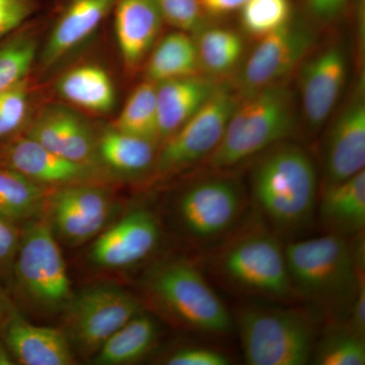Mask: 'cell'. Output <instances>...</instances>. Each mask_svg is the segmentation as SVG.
Wrapping results in <instances>:
<instances>
[{
  "mask_svg": "<svg viewBox=\"0 0 365 365\" xmlns=\"http://www.w3.org/2000/svg\"><path fill=\"white\" fill-rule=\"evenodd\" d=\"M37 44L32 36H16L0 44V95L26 78Z\"/></svg>",
  "mask_w": 365,
  "mask_h": 365,
  "instance_id": "1f68e13d",
  "label": "cell"
},
{
  "mask_svg": "<svg viewBox=\"0 0 365 365\" xmlns=\"http://www.w3.org/2000/svg\"><path fill=\"white\" fill-rule=\"evenodd\" d=\"M349 0H304L307 16L314 23H333L344 13Z\"/></svg>",
  "mask_w": 365,
  "mask_h": 365,
  "instance_id": "74e56055",
  "label": "cell"
},
{
  "mask_svg": "<svg viewBox=\"0 0 365 365\" xmlns=\"http://www.w3.org/2000/svg\"><path fill=\"white\" fill-rule=\"evenodd\" d=\"M28 109V81L25 78L0 95V143L20 129Z\"/></svg>",
  "mask_w": 365,
  "mask_h": 365,
  "instance_id": "d6a6232c",
  "label": "cell"
},
{
  "mask_svg": "<svg viewBox=\"0 0 365 365\" xmlns=\"http://www.w3.org/2000/svg\"><path fill=\"white\" fill-rule=\"evenodd\" d=\"M115 33L125 66L130 71L148 58L165 24L157 0H116Z\"/></svg>",
  "mask_w": 365,
  "mask_h": 365,
  "instance_id": "d6986e66",
  "label": "cell"
},
{
  "mask_svg": "<svg viewBox=\"0 0 365 365\" xmlns=\"http://www.w3.org/2000/svg\"><path fill=\"white\" fill-rule=\"evenodd\" d=\"M13 355L11 354L9 350L7 349L4 342H0V365L14 364Z\"/></svg>",
  "mask_w": 365,
  "mask_h": 365,
  "instance_id": "ab89813d",
  "label": "cell"
},
{
  "mask_svg": "<svg viewBox=\"0 0 365 365\" xmlns=\"http://www.w3.org/2000/svg\"><path fill=\"white\" fill-rule=\"evenodd\" d=\"M250 178L255 205L278 237L294 240L311 227L318 201V174L304 148L287 141L263 151Z\"/></svg>",
  "mask_w": 365,
  "mask_h": 365,
  "instance_id": "6da1fadb",
  "label": "cell"
},
{
  "mask_svg": "<svg viewBox=\"0 0 365 365\" xmlns=\"http://www.w3.org/2000/svg\"><path fill=\"white\" fill-rule=\"evenodd\" d=\"M13 272L21 292L42 309H66L71 299L66 262L47 220L28 223L21 235Z\"/></svg>",
  "mask_w": 365,
  "mask_h": 365,
  "instance_id": "52a82bcc",
  "label": "cell"
},
{
  "mask_svg": "<svg viewBox=\"0 0 365 365\" xmlns=\"http://www.w3.org/2000/svg\"><path fill=\"white\" fill-rule=\"evenodd\" d=\"M157 217L146 209H136L98 235L90 259L98 267H129L144 260L160 242Z\"/></svg>",
  "mask_w": 365,
  "mask_h": 365,
  "instance_id": "2e32d148",
  "label": "cell"
},
{
  "mask_svg": "<svg viewBox=\"0 0 365 365\" xmlns=\"http://www.w3.org/2000/svg\"><path fill=\"white\" fill-rule=\"evenodd\" d=\"M220 85L201 76L157 83L158 135L165 140L215 95Z\"/></svg>",
  "mask_w": 365,
  "mask_h": 365,
  "instance_id": "44dd1931",
  "label": "cell"
},
{
  "mask_svg": "<svg viewBox=\"0 0 365 365\" xmlns=\"http://www.w3.org/2000/svg\"><path fill=\"white\" fill-rule=\"evenodd\" d=\"M365 167L364 83L335 118L323 148V188L359 174Z\"/></svg>",
  "mask_w": 365,
  "mask_h": 365,
  "instance_id": "5bb4252c",
  "label": "cell"
},
{
  "mask_svg": "<svg viewBox=\"0 0 365 365\" xmlns=\"http://www.w3.org/2000/svg\"><path fill=\"white\" fill-rule=\"evenodd\" d=\"M246 208L245 192L230 177L213 176L190 185L177 201L180 225L191 239L210 244L227 237Z\"/></svg>",
  "mask_w": 365,
  "mask_h": 365,
  "instance_id": "ba28073f",
  "label": "cell"
},
{
  "mask_svg": "<svg viewBox=\"0 0 365 365\" xmlns=\"http://www.w3.org/2000/svg\"><path fill=\"white\" fill-rule=\"evenodd\" d=\"M319 216L327 234L349 237L364 232V170L349 179L322 188Z\"/></svg>",
  "mask_w": 365,
  "mask_h": 365,
  "instance_id": "7402d4cb",
  "label": "cell"
},
{
  "mask_svg": "<svg viewBox=\"0 0 365 365\" xmlns=\"http://www.w3.org/2000/svg\"><path fill=\"white\" fill-rule=\"evenodd\" d=\"M165 23L182 32L202 28L204 14L199 0H157Z\"/></svg>",
  "mask_w": 365,
  "mask_h": 365,
  "instance_id": "836d02e7",
  "label": "cell"
},
{
  "mask_svg": "<svg viewBox=\"0 0 365 365\" xmlns=\"http://www.w3.org/2000/svg\"><path fill=\"white\" fill-rule=\"evenodd\" d=\"M115 128L157 143L158 121L157 83L145 81L137 86L118 117Z\"/></svg>",
  "mask_w": 365,
  "mask_h": 365,
  "instance_id": "f1b7e54d",
  "label": "cell"
},
{
  "mask_svg": "<svg viewBox=\"0 0 365 365\" xmlns=\"http://www.w3.org/2000/svg\"><path fill=\"white\" fill-rule=\"evenodd\" d=\"M146 81L160 83L201 73L195 39L176 30L163 38L148 55Z\"/></svg>",
  "mask_w": 365,
  "mask_h": 365,
  "instance_id": "603a6c76",
  "label": "cell"
},
{
  "mask_svg": "<svg viewBox=\"0 0 365 365\" xmlns=\"http://www.w3.org/2000/svg\"><path fill=\"white\" fill-rule=\"evenodd\" d=\"M295 126L297 101L287 86L275 83L241 95L209 165L232 169L284 141Z\"/></svg>",
  "mask_w": 365,
  "mask_h": 365,
  "instance_id": "277c9868",
  "label": "cell"
},
{
  "mask_svg": "<svg viewBox=\"0 0 365 365\" xmlns=\"http://www.w3.org/2000/svg\"><path fill=\"white\" fill-rule=\"evenodd\" d=\"M242 30L252 37H265L294 18L290 0H248L240 9Z\"/></svg>",
  "mask_w": 365,
  "mask_h": 365,
  "instance_id": "4dcf8cb0",
  "label": "cell"
},
{
  "mask_svg": "<svg viewBox=\"0 0 365 365\" xmlns=\"http://www.w3.org/2000/svg\"><path fill=\"white\" fill-rule=\"evenodd\" d=\"M20 239L16 225L0 215V273L13 270Z\"/></svg>",
  "mask_w": 365,
  "mask_h": 365,
  "instance_id": "8d00e7d4",
  "label": "cell"
},
{
  "mask_svg": "<svg viewBox=\"0 0 365 365\" xmlns=\"http://www.w3.org/2000/svg\"><path fill=\"white\" fill-rule=\"evenodd\" d=\"M9 307L6 304V299L2 297L1 292H0V323L4 321L6 318L7 313L9 312Z\"/></svg>",
  "mask_w": 365,
  "mask_h": 365,
  "instance_id": "60d3db41",
  "label": "cell"
},
{
  "mask_svg": "<svg viewBox=\"0 0 365 365\" xmlns=\"http://www.w3.org/2000/svg\"><path fill=\"white\" fill-rule=\"evenodd\" d=\"M0 324L2 342L19 364H74L71 344L63 331L33 325L14 309H9L6 318Z\"/></svg>",
  "mask_w": 365,
  "mask_h": 365,
  "instance_id": "ac0fdd59",
  "label": "cell"
},
{
  "mask_svg": "<svg viewBox=\"0 0 365 365\" xmlns=\"http://www.w3.org/2000/svg\"><path fill=\"white\" fill-rule=\"evenodd\" d=\"M299 96L304 121L312 131L326 123L339 100L348 76V53L339 42L307 55L300 64Z\"/></svg>",
  "mask_w": 365,
  "mask_h": 365,
  "instance_id": "4fadbf2b",
  "label": "cell"
},
{
  "mask_svg": "<svg viewBox=\"0 0 365 365\" xmlns=\"http://www.w3.org/2000/svg\"><path fill=\"white\" fill-rule=\"evenodd\" d=\"M116 0H68L61 11L41 56L51 67L95 32L113 11Z\"/></svg>",
  "mask_w": 365,
  "mask_h": 365,
  "instance_id": "ffe728a7",
  "label": "cell"
},
{
  "mask_svg": "<svg viewBox=\"0 0 365 365\" xmlns=\"http://www.w3.org/2000/svg\"><path fill=\"white\" fill-rule=\"evenodd\" d=\"M165 364L169 365H227L230 359L225 353L207 347L182 348L172 353Z\"/></svg>",
  "mask_w": 365,
  "mask_h": 365,
  "instance_id": "d590c367",
  "label": "cell"
},
{
  "mask_svg": "<svg viewBox=\"0 0 365 365\" xmlns=\"http://www.w3.org/2000/svg\"><path fill=\"white\" fill-rule=\"evenodd\" d=\"M158 338V326L148 314L140 313L113 334L93 355L98 365L131 364L150 352Z\"/></svg>",
  "mask_w": 365,
  "mask_h": 365,
  "instance_id": "484cf974",
  "label": "cell"
},
{
  "mask_svg": "<svg viewBox=\"0 0 365 365\" xmlns=\"http://www.w3.org/2000/svg\"><path fill=\"white\" fill-rule=\"evenodd\" d=\"M112 199L105 190L88 184L59 187L46 198L50 225L66 244L78 246L97 237L112 213Z\"/></svg>",
  "mask_w": 365,
  "mask_h": 365,
  "instance_id": "7c38bea8",
  "label": "cell"
},
{
  "mask_svg": "<svg viewBox=\"0 0 365 365\" xmlns=\"http://www.w3.org/2000/svg\"><path fill=\"white\" fill-rule=\"evenodd\" d=\"M57 88L67 102L90 112H111L116 101L111 76L95 64H85L67 71L59 79Z\"/></svg>",
  "mask_w": 365,
  "mask_h": 365,
  "instance_id": "cb8c5ba5",
  "label": "cell"
},
{
  "mask_svg": "<svg viewBox=\"0 0 365 365\" xmlns=\"http://www.w3.org/2000/svg\"><path fill=\"white\" fill-rule=\"evenodd\" d=\"M235 230L209 257L211 274L239 294L271 302L294 299L280 237L263 220Z\"/></svg>",
  "mask_w": 365,
  "mask_h": 365,
  "instance_id": "3957f363",
  "label": "cell"
},
{
  "mask_svg": "<svg viewBox=\"0 0 365 365\" xmlns=\"http://www.w3.org/2000/svg\"><path fill=\"white\" fill-rule=\"evenodd\" d=\"M250 365H304L312 359L317 328L299 309L244 307L234 322Z\"/></svg>",
  "mask_w": 365,
  "mask_h": 365,
  "instance_id": "8992f818",
  "label": "cell"
},
{
  "mask_svg": "<svg viewBox=\"0 0 365 365\" xmlns=\"http://www.w3.org/2000/svg\"><path fill=\"white\" fill-rule=\"evenodd\" d=\"M195 38L201 71L209 78L227 76L240 66L244 56V39L237 31L225 26L201 28ZM215 79V78H213Z\"/></svg>",
  "mask_w": 365,
  "mask_h": 365,
  "instance_id": "83f0119b",
  "label": "cell"
},
{
  "mask_svg": "<svg viewBox=\"0 0 365 365\" xmlns=\"http://www.w3.org/2000/svg\"><path fill=\"white\" fill-rule=\"evenodd\" d=\"M26 135L59 157L98 168L97 139L85 120L72 110L56 105L46 107Z\"/></svg>",
  "mask_w": 365,
  "mask_h": 365,
  "instance_id": "e0dca14e",
  "label": "cell"
},
{
  "mask_svg": "<svg viewBox=\"0 0 365 365\" xmlns=\"http://www.w3.org/2000/svg\"><path fill=\"white\" fill-rule=\"evenodd\" d=\"M316 32L309 21L292 18L279 30L261 38L237 78L241 95L279 83L313 49Z\"/></svg>",
  "mask_w": 365,
  "mask_h": 365,
  "instance_id": "8fae6325",
  "label": "cell"
},
{
  "mask_svg": "<svg viewBox=\"0 0 365 365\" xmlns=\"http://www.w3.org/2000/svg\"><path fill=\"white\" fill-rule=\"evenodd\" d=\"M46 198L41 185L0 165V215L14 225L33 222L45 210Z\"/></svg>",
  "mask_w": 365,
  "mask_h": 365,
  "instance_id": "4316f807",
  "label": "cell"
},
{
  "mask_svg": "<svg viewBox=\"0 0 365 365\" xmlns=\"http://www.w3.org/2000/svg\"><path fill=\"white\" fill-rule=\"evenodd\" d=\"M311 360L319 365H364V336L345 325L331 329L319 344L314 345Z\"/></svg>",
  "mask_w": 365,
  "mask_h": 365,
  "instance_id": "f546056e",
  "label": "cell"
},
{
  "mask_svg": "<svg viewBox=\"0 0 365 365\" xmlns=\"http://www.w3.org/2000/svg\"><path fill=\"white\" fill-rule=\"evenodd\" d=\"M66 333L81 351L95 355L106 341L143 307L129 292L111 285L88 288L66 307Z\"/></svg>",
  "mask_w": 365,
  "mask_h": 365,
  "instance_id": "30bf717a",
  "label": "cell"
},
{
  "mask_svg": "<svg viewBox=\"0 0 365 365\" xmlns=\"http://www.w3.org/2000/svg\"><path fill=\"white\" fill-rule=\"evenodd\" d=\"M0 165L41 186L86 184L98 176L97 167L55 155L30 136H18L0 145Z\"/></svg>",
  "mask_w": 365,
  "mask_h": 365,
  "instance_id": "9a60e30c",
  "label": "cell"
},
{
  "mask_svg": "<svg viewBox=\"0 0 365 365\" xmlns=\"http://www.w3.org/2000/svg\"><path fill=\"white\" fill-rule=\"evenodd\" d=\"M155 144L112 127L97 139L98 160L118 174L136 176L155 165Z\"/></svg>",
  "mask_w": 365,
  "mask_h": 365,
  "instance_id": "d4e9b609",
  "label": "cell"
},
{
  "mask_svg": "<svg viewBox=\"0 0 365 365\" xmlns=\"http://www.w3.org/2000/svg\"><path fill=\"white\" fill-rule=\"evenodd\" d=\"M362 241L325 234L292 240L284 246L288 275L295 297L311 302L327 316H349L357 287V259Z\"/></svg>",
  "mask_w": 365,
  "mask_h": 365,
  "instance_id": "7a4b0ae2",
  "label": "cell"
},
{
  "mask_svg": "<svg viewBox=\"0 0 365 365\" xmlns=\"http://www.w3.org/2000/svg\"><path fill=\"white\" fill-rule=\"evenodd\" d=\"M240 98V93L220 86L186 123L163 140L153 165L158 174H175L210 157L222 141Z\"/></svg>",
  "mask_w": 365,
  "mask_h": 365,
  "instance_id": "9c48e42d",
  "label": "cell"
},
{
  "mask_svg": "<svg viewBox=\"0 0 365 365\" xmlns=\"http://www.w3.org/2000/svg\"><path fill=\"white\" fill-rule=\"evenodd\" d=\"M144 289L155 306L182 328L225 335L235 327L222 299L188 261L175 259L158 263L146 274Z\"/></svg>",
  "mask_w": 365,
  "mask_h": 365,
  "instance_id": "5b68a950",
  "label": "cell"
},
{
  "mask_svg": "<svg viewBox=\"0 0 365 365\" xmlns=\"http://www.w3.org/2000/svg\"><path fill=\"white\" fill-rule=\"evenodd\" d=\"M204 16L220 18L240 11L248 0H199Z\"/></svg>",
  "mask_w": 365,
  "mask_h": 365,
  "instance_id": "f35d334b",
  "label": "cell"
},
{
  "mask_svg": "<svg viewBox=\"0 0 365 365\" xmlns=\"http://www.w3.org/2000/svg\"><path fill=\"white\" fill-rule=\"evenodd\" d=\"M35 9L36 0H0V40L25 23Z\"/></svg>",
  "mask_w": 365,
  "mask_h": 365,
  "instance_id": "e575fe53",
  "label": "cell"
}]
</instances>
